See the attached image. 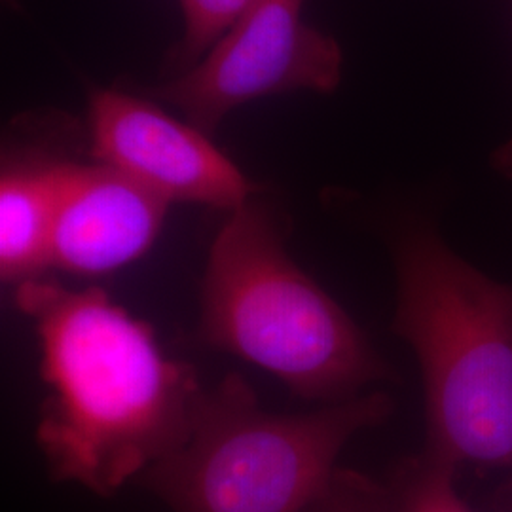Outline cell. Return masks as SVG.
I'll return each mask as SVG.
<instances>
[{
	"mask_svg": "<svg viewBox=\"0 0 512 512\" xmlns=\"http://www.w3.org/2000/svg\"><path fill=\"white\" fill-rule=\"evenodd\" d=\"M16 289L50 389L37 425L50 475L110 497L183 444L202 393L196 372L101 289L48 274Z\"/></svg>",
	"mask_w": 512,
	"mask_h": 512,
	"instance_id": "obj_1",
	"label": "cell"
},
{
	"mask_svg": "<svg viewBox=\"0 0 512 512\" xmlns=\"http://www.w3.org/2000/svg\"><path fill=\"white\" fill-rule=\"evenodd\" d=\"M88 126L95 162L122 171L169 203L234 211L253 200V183L205 131L150 101L99 90L90 99Z\"/></svg>",
	"mask_w": 512,
	"mask_h": 512,
	"instance_id": "obj_6",
	"label": "cell"
},
{
	"mask_svg": "<svg viewBox=\"0 0 512 512\" xmlns=\"http://www.w3.org/2000/svg\"><path fill=\"white\" fill-rule=\"evenodd\" d=\"M169 202L122 171L74 164L50 241V270L82 277L116 272L160 236Z\"/></svg>",
	"mask_w": 512,
	"mask_h": 512,
	"instance_id": "obj_7",
	"label": "cell"
},
{
	"mask_svg": "<svg viewBox=\"0 0 512 512\" xmlns=\"http://www.w3.org/2000/svg\"><path fill=\"white\" fill-rule=\"evenodd\" d=\"M76 162L4 156L0 175V275L21 285L50 272L55 217Z\"/></svg>",
	"mask_w": 512,
	"mask_h": 512,
	"instance_id": "obj_8",
	"label": "cell"
},
{
	"mask_svg": "<svg viewBox=\"0 0 512 512\" xmlns=\"http://www.w3.org/2000/svg\"><path fill=\"white\" fill-rule=\"evenodd\" d=\"M393 330L420 361L425 450L461 467L512 469V289L427 226L397 243Z\"/></svg>",
	"mask_w": 512,
	"mask_h": 512,
	"instance_id": "obj_2",
	"label": "cell"
},
{
	"mask_svg": "<svg viewBox=\"0 0 512 512\" xmlns=\"http://www.w3.org/2000/svg\"><path fill=\"white\" fill-rule=\"evenodd\" d=\"M494 164L499 173L512 179V139H509L503 147L495 150Z\"/></svg>",
	"mask_w": 512,
	"mask_h": 512,
	"instance_id": "obj_12",
	"label": "cell"
},
{
	"mask_svg": "<svg viewBox=\"0 0 512 512\" xmlns=\"http://www.w3.org/2000/svg\"><path fill=\"white\" fill-rule=\"evenodd\" d=\"M200 336L311 401H349L391 376L348 311L289 256L272 213L253 200L230 211L211 243Z\"/></svg>",
	"mask_w": 512,
	"mask_h": 512,
	"instance_id": "obj_3",
	"label": "cell"
},
{
	"mask_svg": "<svg viewBox=\"0 0 512 512\" xmlns=\"http://www.w3.org/2000/svg\"><path fill=\"white\" fill-rule=\"evenodd\" d=\"M306 0H256L198 63L156 95L207 135L260 97L329 93L340 84L344 55L334 38L304 21Z\"/></svg>",
	"mask_w": 512,
	"mask_h": 512,
	"instance_id": "obj_5",
	"label": "cell"
},
{
	"mask_svg": "<svg viewBox=\"0 0 512 512\" xmlns=\"http://www.w3.org/2000/svg\"><path fill=\"white\" fill-rule=\"evenodd\" d=\"M304 512H393V503L384 484L338 467L325 492Z\"/></svg>",
	"mask_w": 512,
	"mask_h": 512,
	"instance_id": "obj_11",
	"label": "cell"
},
{
	"mask_svg": "<svg viewBox=\"0 0 512 512\" xmlns=\"http://www.w3.org/2000/svg\"><path fill=\"white\" fill-rule=\"evenodd\" d=\"M395 410L384 391L310 414L266 412L241 374L202 389L181 446L137 484L173 512H304L353 435Z\"/></svg>",
	"mask_w": 512,
	"mask_h": 512,
	"instance_id": "obj_4",
	"label": "cell"
},
{
	"mask_svg": "<svg viewBox=\"0 0 512 512\" xmlns=\"http://www.w3.org/2000/svg\"><path fill=\"white\" fill-rule=\"evenodd\" d=\"M458 469L427 450L406 459L387 484L393 512H473L456 490Z\"/></svg>",
	"mask_w": 512,
	"mask_h": 512,
	"instance_id": "obj_9",
	"label": "cell"
},
{
	"mask_svg": "<svg viewBox=\"0 0 512 512\" xmlns=\"http://www.w3.org/2000/svg\"><path fill=\"white\" fill-rule=\"evenodd\" d=\"M256 0H181L184 35L179 63L192 67L207 54Z\"/></svg>",
	"mask_w": 512,
	"mask_h": 512,
	"instance_id": "obj_10",
	"label": "cell"
}]
</instances>
